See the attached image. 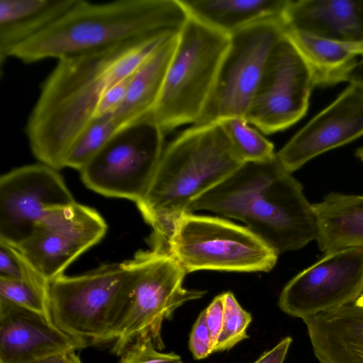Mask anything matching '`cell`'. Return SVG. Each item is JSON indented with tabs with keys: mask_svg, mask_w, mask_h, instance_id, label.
Listing matches in <instances>:
<instances>
[{
	"mask_svg": "<svg viewBox=\"0 0 363 363\" xmlns=\"http://www.w3.org/2000/svg\"><path fill=\"white\" fill-rule=\"evenodd\" d=\"M230 36L189 16L151 114L163 130L194 125L213 90Z\"/></svg>",
	"mask_w": 363,
	"mask_h": 363,
	"instance_id": "8992f818",
	"label": "cell"
},
{
	"mask_svg": "<svg viewBox=\"0 0 363 363\" xmlns=\"http://www.w3.org/2000/svg\"><path fill=\"white\" fill-rule=\"evenodd\" d=\"M178 35L162 43L132 76L123 104L113 113L120 129L148 115L155 108L177 46Z\"/></svg>",
	"mask_w": 363,
	"mask_h": 363,
	"instance_id": "44dd1931",
	"label": "cell"
},
{
	"mask_svg": "<svg viewBox=\"0 0 363 363\" xmlns=\"http://www.w3.org/2000/svg\"><path fill=\"white\" fill-rule=\"evenodd\" d=\"M106 230V223L96 210L75 201L50 209L28 238L16 247L49 282L98 243Z\"/></svg>",
	"mask_w": 363,
	"mask_h": 363,
	"instance_id": "7c38bea8",
	"label": "cell"
},
{
	"mask_svg": "<svg viewBox=\"0 0 363 363\" xmlns=\"http://www.w3.org/2000/svg\"><path fill=\"white\" fill-rule=\"evenodd\" d=\"M133 75L106 87L99 99L94 117H102L117 111L125 99Z\"/></svg>",
	"mask_w": 363,
	"mask_h": 363,
	"instance_id": "f546056e",
	"label": "cell"
},
{
	"mask_svg": "<svg viewBox=\"0 0 363 363\" xmlns=\"http://www.w3.org/2000/svg\"><path fill=\"white\" fill-rule=\"evenodd\" d=\"M140 43L58 60L41 87L26 126L32 152L42 164L57 170L65 167L72 145L95 116L108 86L110 67Z\"/></svg>",
	"mask_w": 363,
	"mask_h": 363,
	"instance_id": "277c9868",
	"label": "cell"
},
{
	"mask_svg": "<svg viewBox=\"0 0 363 363\" xmlns=\"http://www.w3.org/2000/svg\"><path fill=\"white\" fill-rule=\"evenodd\" d=\"M363 135V92L350 84L277 152L289 172Z\"/></svg>",
	"mask_w": 363,
	"mask_h": 363,
	"instance_id": "9a60e30c",
	"label": "cell"
},
{
	"mask_svg": "<svg viewBox=\"0 0 363 363\" xmlns=\"http://www.w3.org/2000/svg\"><path fill=\"white\" fill-rule=\"evenodd\" d=\"M224 296L223 326L213 352L230 350L248 338L247 329L252 321L251 314L241 307L232 292L224 293Z\"/></svg>",
	"mask_w": 363,
	"mask_h": 363,
	"instance_id": "4316f807",
	"label": "cell"
},
{
	"mask_svg": "<svg viewBox=\"0 0 363 363\" xmlns=\"http://www.w3.org/2000/svg\"><path fill=\"white\" fill-rule=\"evenodd\" d=\"M314 87L306 63L285 33L269 55L245 118L265 134L282 131L306 115Z\"/></svg>",
	"mask_w": 363,
	"mask_h": 363,
	"instance_id": "8fae6325",
	"label": "cell"
},
{
	"mask_svg": "<svg viewBox=\"0 0 363 363\" xmlns=\"http://www.w3.org/2000/svg\"><path fill=\"white\" fill-rule=\"evenodd\" d=\"M129 294V269L125 261L103 264L77 276L63 274L48 284L53 323L87 345L114 341Z\"/></svg>",
	"mask_w": 363,
	"mask_h": 363,
	"instance_id": "5b68a950",
	"label": "cell"
},
{
	"mask_svg": "<svg viewBox=\"0 0 363 363\" xmlns=\"http://www.w3.org/2000/svg\"><path fill=\"white\" fill-rule=\"evenodd\" d=\"M174 352L163 353L155 347L150 337L136 338L123 352L118 363H182Z\"/></svg>",
	"mask_w": 363,
	"mask_h": 363,
	"instance_id": "f1b7e54d",
	"label": "cell"
},
{
	"mask_svg": "<svg viewBox=\"0 0 363 363\" xmlns=\"http://www.w3.org/2000/svg\"><path fill=\"white\" fill-rule=\"evenodd\" d=\"M242 163L219 122L193 125L171 142L136 203L152 228L151 249L168 253L176 225L191 203Z\"/></svg>",
	"mask_w": 363,
	"mask_h": 363,
	"instance_id": "3957f363",
	"label": "cell"
},
{
	"mask_svg": "<svg viewBox=\"0 0 363 363\" xmlns=\"http://www.w3.org/2000/svg\"><path fill=\"white\" fill-rule=\"evenodd\" d=\"M189 13L180 0H76L52 25L16 47L9 57L30 64L120 45L177 35Z\"/></svg>",
	"mask_w": 363,
	"mask_h": 363,
	"instance_id": "7a4b0ae2",
	"label": "cell"
},
{
	"mask_svg": "<svg viewBox=\"0 0 363 363\" xmlns=\"http://www.w3.org/2000/svg\"><path fill=\"white\" fill-rule=\"evenodd\" d=\"M76 0H0L1 69L11 52L47 29Z\"/></svg>",
	"mask_w": 363,
	"mask_h": 363,
	"instance_id": "d6986e66",
	"label": "cell"
},
{
	"mask_svg": "<svg viewBox=\"0 0 363 363\" xmlns=\"http://www.w3.org/2000/svg\"><path fill=\"white\" fill-rule=\"evenodd\" d=\"M355 303L358 305L363 306V294L357 298Z\"/></svg>",
	"mask_w": 363,
	"mask_h": 363,
	"instance_id": "8d00e7d4",
	"label": "cell"
},
{
	"mask_svg": "<svg viewBox=\"0 0 363 363\" xmlns=\"http://www.w3.org/2000/svg\"><path fill=\"white\" fill-rule=\"evenodd\" d=\"M225 308L224 293L214 298L205 309L206 323L210 331L213 351L222 330Z\"/></svg>",
	"mask_w": 363,
	"mask_h": 363,
	"instance_id": "1f68e13d",
	"label": "cell"
},
{
	"mask_svg": "<svg viewBox=\"0 0 363 363\" xmlns=\"http://www.w3.org/2000/svg\"><path fill=\"white\" fill-rule=\"evenodd\" d=\"M253 363V362H252Z\"/></svg>",
	"mask_w": 363,
	"mask_h": 363,
	"instance_id": "f35d334b",
	"label": "cell"
},
{
	"mask_svg": "<svg viewBox=\"0 0 363 363\" xmlns=\"http://www.w3.org/2000/svg\"><path fill=\"white\" fill-rule=\"evenodd\" d=\"M0 278L36 283L48 286L16 246L0 241Z\"/></svg>",
	"mask_w": 363,
	"mask_h": 363,
	"instance_id": "83f0119b",
	"label": "cell"
},
{
	"mask_svg": "<svg viewBox=\"0 0 363 363\" xmlns=\"http://www.w3.org/2000/svg\"><path fill=\"white\" fill-rule=\"evenodd\" d=\"M164 131L151 113L118 130L79 171L89 189L140 201L162 155Z\"/></svg>",
	"mask_w": 363,
	"mask_h": 363,
	"instance_id": "9c48e42d",
	"label": "cell"
},
{
	"mask_svg": "<svg viewBox=\"0 0 363 363\" xmlns=\"http://www.w3.org/2000/svg\"><path fill=\"white\" fill-rule=\"evenodd\" d=\"M286 35L306 63L315 86L345 82L357 57L363 55V42L333 40L293 30H286Z\"/></svg>",
	"mask_w": 363,
	"mask_h": 363,
	"instance_id": "7402d4cb",
	"label": "cell"
},
{
	"mask_svg": "<svg viewBox=\"0 0 363 363\" xmlns=\"http://www.w3.org/2000/svg\"><path fill=\"white\" fill-rule=\"evenodd\" d=\"M292 339L290 337L284 338L253 363H284Z\"/></svg>",
	"mask_w": 363,
	"mask_h": 363,
	"instance_id": "d6a6232c",
	"label": "cell"
},
{
	"mask_svg": "<svg viewBox=\"0 0 363 363\" xmlns=\"http://www.w3.org/2000/svg\"><path fill=\"white\" fill-rule=\"evenodd\" d=\"M286 30L344 42H363V0H288Z\"/></svg>",
	"mask_w": 363,
	"mask_h": 363,
	"instance_id": "e0dca14e",
	"label": "cell"
},
{
	"mask_svg": "<svg viewBox=\"0 0 363 363\" xmlns=\"http://www.w3.org/2000/svg\"><path fill=\"white\" fill-rule=\"evenodd\" d=\"M363 92V55L357 60L347 74L346 81Z\"/></svg>",
	"mask_w": 363,
	"mask_h": 363,
	"instance_id": "836d02e7",
	"label": "cell"
},
{
	"mask_svg": "<svg viewBox=\"0 0 363 363\" xmlns=\"http://www.w3.org/2000/svg\"><path fill=\"white\" fill-rule=\"evenodd\" d=\"M125 263L130 272L129 301L112 352L121 356L140 337H150L155 347L162 350L163 321L182 305L201 298L206 291L184 288L186 273L169 254L140 250Z\"/></svg>",
	"mask_w": 363,
	"mask_h": 363,
	"instance_id": "52a82bcc",
	"label": "cell"
},
{
	"mask_svg": "<svg viewBox=\"0 0 363 363\" xmlns=\"http://www.w3.org/2000/svg\"><path fill=\"white\" fill-rule=\"evenodd\" d=\"M356 155L359 157L362 161H363V147H360L357 150Z\"/></svg>",
	"mask_w": 363,
	"mask_h": 363,
	"instance_id": "d590c367",
	"label": "cell"
},
{
	"mask_svg": "<svg viewBox=\"0 0 363 363\" xmlns=\"http://www.w3.org/2000/svg\"><path fill=\"white\" fill-rule=\"evenodd\" d=\"M118 130L120 128L113 113L94 117L72 145L65 159V167L80 171Z\"/></svg>",
	"mask_w": 363,
	"mask_h": 363,
	"instance_id": "cb8c5ba5",
	"label": "cell"
},
{
	"mask_svg": "<svg viewBox=\"0 0 363 363\" xmlns=\"http://www.w3.org/2000/svg\"><path fill=\"white\" fill-rule=\"evenodd\" d=\"M189 348L196 359H204L213 352L205 310L200 313L192 328L189 337Z\"/></svg>",
	"mask_w": 363,
	"mask_h": 363,
	"instance_id": "4dcf8cb0",
	"label": "cell"
},
{
	"mask_svg": "<svg viewBox=\"0 0 363 363\" xmlns=\"http://www.w3.org/2000/svg\"><path fill=\"white\" fill-rule=\"evenodd\" d=\"M87 345L52 320L0 298V363H33Z\"/></svg>",
	"mask_w": 363,
	"mask_h": 363,
	"instance_id": "2e32d148",
	"label": "cell"
},
{
	"mask_svg": "<svg viewBox=\"0 0 363 363\" xmlns=\"http://www.w3.org/2000/svg\"><path fill=\"white\" fill-rule=\"evenodd\" d=\"M33 363H82L75 351L56 354Z\"/></svg>",
	"mask_w": 363,
	"mask_h": 363,
	"instance_id": "e575fe53",
	"label": "cell"
},
{
	"mask_svg": "<svg viewBox=\"0 0 363 363\" xmlns=\"http://www.w3.org/2000/svg\"><path fill=\"white\" fill-rule=\"evenodd\" d=\"M363 294V248L325 253L283 289L279 306L302 319L355 302Z\"/></svg>",
	"mask_w": 363,
	"mask_h": 363,
	"instance_id": "4fadbf2b",
	"label": "cell"
},
{
	"mask_svg": "<svg viewBox=\"0 0 363 363\" xmlns=\"http://www.w3.org/2000/svg\"><path fill=\"white\" fill-rule=\"evenodd\" d=\"M169 255L186 274L199 270L269 272L279 255L247 227L193 213L177 222Z\"/></svg>",
	"mask_w": 363,
	"mask_h": 363,
	"instance_id": "ba28073f",
	"label": "cell"
},
{
	"mask_svg": "<svg viewBox=\"0 0 363 363\" xmlns=\"http://www.w3.org/2000/svg\"><path fill=\"white\" fill-rule=\"evenodd\" d=\"M74 202L57 170L44 164L20 167L3 174L0 178V241L20 245L50 209Z\"/></svg>",
	"mask_w": 363,
	"mask_h": 363,
	"instance_id": "5bb4252c",
	"label": "cell"
},
{
	"mask_svg": "<svg viewBox=\"0 0 363 363\" xmlns=\"http://www.w3.org/2000/svg\"><path fill=\"white\" fill-rule=\"evenodd\" d=\"M182 363H183V362H182Z\"/></svg>",
	"mask_w": 363,
	"mask_h": 363,
	"instance_id": "74e56055",
	"label": "cell"
},
{
	"mask_svg": "<svg viewBox=\"0 0 363 363\" xmlns=\"http://www.w3.org/2000/svg\"><path fill=\"white\" fill-rule=\"evenodd\" d=\"M233 147L244 162H261L275 156L274 145L251 128L244 118L233 117L219 121Z\"/></svg>",
	"mask_w": 363,
	"mask_h": 363,
	"instance_id": "d4e9b609",
	"label": "cell"
},
{
	"mask_svg": "<svg viewBox=\"0 0 363 363\" xmlns=\"http://www.w3.org/2000/svg\"><path fill=\"white\" fill-rule=\"evenodd\" d=\"M0 298L52 320L48 286L36 283L0 278Z\"/></svg>",
	"mask_w": 363,
	"mask_h": 363,
	"instance_id": "484cf974",
	"label": "cell"
},
{
	"mask_svg": "<svg viewBox=\"0 0 363 363\" xmlns=\"http://www.w3.org/2000/svg\"><path fill=\"white\" fill-rule=\"evenodd\" d=\"M303 320L320 363H363V306L354 302Z\"/></svg>",
	"mask_w": 363,
	"mask_h": 363,
	"instance_id": "ac0fdd59",
	"label": "cell"
},
{
	"mask_svg": "<svg viewBox=\"0 0 363 363\" xmlns=\"http://www.w3.org/2000/svg\"><path fill=\"white\" fill-rule=\"evenodd\" d=\"M201 210L243 222L278 254L301 249L318 235L313 204L277 153L265 161L242 163L194 200L188 213Z\"/></svg>",
	"mask_w": 363,
	"mask_h": 363,
	"instance_id": "6da1fadb",
	"label": "cell"
},
{
	"mask_svg": "<svg viewBox=\"0 0 363 363\" xmlns=\"http://www.w3.org/2000/svg\"><path fill=\"white\" fill-rule=\"evenodd\" d=\"M313 207L318 220L316 240L321 251L363 248V195L333 192Z\"/></svg>",
	"mask_w": 363,
	"mask_h": 363,
	"instance_id": "ffe728a7",
	"label": "cell"
},
{
	"mask_svg": "<svg viewBox=\"0 0 363 363\" xmlns=\"http://www.w3.org/2000/svg\"><path fill=\"white\" fill-rule=\"evenodd\" d=\"M285 33L279 18L259 21L230 36L212 94L194 125L245 118L269 55Z\"/></svg>",
	"mask_w": 363,
	"mask_h": 363,
	"instance_id": "30bf717a",
	"label": "cell"
},
{
	"mask_svg": "<svg viewBox=\"0 0 363 363\" xmlns=\"http://www.w3.org/2000/svg\"><path fill=\"white\" fill-rule=\"evenodd\" d=\"M189 16L230 36L259 21L282 18L288 0H180Z\"/></svg>",
	"mask_w": 363,
	"mask_h": 363,
	"instance_id": "603a6c76",
	"label": "cell"
}]
</instances>
